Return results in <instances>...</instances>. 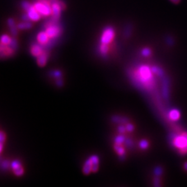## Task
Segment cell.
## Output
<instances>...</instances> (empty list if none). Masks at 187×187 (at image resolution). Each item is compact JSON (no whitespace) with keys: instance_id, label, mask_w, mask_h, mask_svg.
<instances>
[{"instance_id":"cell-1","label":"cell","mask_w":187,"mask_h":187,"mask_svg":"<svg viewBox=\"0 0 187 187\" xmlns=\"http://www.w3.org/2000/svg\"><path fill=\"white\" fill-rule=\"evenodd\" d=\"M152 70L148 66L142 65L137 70V76L143 84L150 86L153 82Z\"/></svg>"},{"instance_id":"cell-2","label":"cell","mask_w":187,"mask_h":187,"mask_svg":"<svg viewBox=\"0 0 187 187\" xmlns=\"http://www.w3.org/2000/svg\"><path fill=\"white\" fill-rule=\"evenodd\" d=\"M34 7L42 16H49L52 14L51 3L45 0H39L33 4Z\"/></svg>"},{"instance_id":"cell-3","label":"cell","mask_w":187,"mask_h":187,"mask_svg":"<svg viewBox=\"0 0 187 187\" xmlns=\"http://www.w3.org/2000/svg\"><path fill=\"white\" fill-rule=\"evenodd\" d=\"M173 146L178 148L181 153H187V133H185L173 138Z\"/></svg>"},{"instance_id":"cell-4","label":"cell","mask_w":187,"mask_h":187,"mask_svg":"<svg viewBox=\"0 0 187 187\" xmlns=\"http://www.w3.org/2000/svg\"><path fill=\"white\" fill-rule=\"evenodd\" d=\"M115 33L114 28L111 27H107L104 29L101 37V42L102 44L109 45L112 42L115 37Z\"/></svg>"},{"instance_id":"cell-5","label":"cell","mask_w":187,"mask_h":187,"mask_svg":"<svg viewBox=\"0 0 187 187\" xmlns=\"http://www.w3.org/2000/svg\"><path fill=\"white\" fill-rule=\"evenodd\" d=\"M51 10H52V15H53V19L55 21L59 19L60 16L61 11H62L63 4L60 0H50Z\"/></svg>"},{"instance_id":"cell-6","label":"cell","mask_w":187,"mask_h":187,"mask_svg":"<svg viewBox=\"0 0 187 187\" xmlns=\"http://www.w3.org/2000/svg\"><path fill=\"white\" fill-rule=\"evenodd\" d=\"M46 33H47L50 38H54L58 37L61 33V28L57 24H55L54 22H51L46 28Z\"/></svg>"},{"instance_id":"cell-7","label":"cell","mask_w":187,"mask_h":187,"mask_svg":"<svg viewBox=\"0 0 187 187\" xmlns=\"http://www.w3.org/2000/svg\"><path fill=\"white\" fill-rule=\"evenodd\" d=\"M26 11H27V14L29 20H31V21L33 22H37L41 18V15L38 13V11L36 9L33 4H32Z\"/></svg>"},{"instance_id":"cell-8","label":"cell","mask_w":187,"mask_h":187,"mask_svg":"<svg viewBox=\"0 0 187 187\" xmlns=\"http://www.w3.org/2000/svg\"><path fill=\"white\" fill-rule=\"evenodd\" d=\"M49 38H50V37H49L47 33H46V31L40 32L37 36V42H38L40 45H45V44L49 42Z\"/></svg>"},{"instance_id":"cell-9","label":"cell","mask_w":187,"mask_h":187,"mask_svg":"<svg viewBox=\"0 0 187 187\" xmlns=\"http://www.w3.org/2000/svg\"><path fill=\"white\" fill-rule=\"evenodd\" d=\"M31 54L33 55L35 57H37L39 55L43 53V50L42 47H41L40 45H37V44H35L33 46H31Z\"/></svg>"},{"instance_id":"cell-10","label":"cell","mask_w":187,"mask_h":187,"mask_svg":"<svg viewBox=\"0 0 187 187\" xmlns=\"http://www.w3.org/2000/svg\"><path fill=\"white\" fill-rule=\"evenodd\" d=\"M92 171V162L90 158L87 159L83 167V172L84 174L88 175Z\"/></svg>"},{"instance_id":"cell-11","label":"cell","mask_w":187,"mask_h":187,"mask_svg":"<svg viewBox=\"0 0 187 187\" xmlns=\"http://www.w3.org/2000/svg\"><path fill=\"white\" fill-rule=\"evenodd\" d=\"M8 27L10 28V30L11 33H12L13 36H17V33H18V31H17V26L15 24V22L14 20L13 19H9L8 20Z\"/></svg>"},{"instance_id":"cell-12","label":"cell","mask_w":187,"mask_h":187,"mask_svg":"<svg viewBox=\"0 0 187 187\" xmlns=\"http://www.w3.org/2000/svg\"><path fill=\"white\" fill-rule=\"evenodd\" d=\"M37 58V63L40 67H44L46 65V62H47V55L45 53L43 52Z\"/></svg>"},{"instance_id":"cell-13","label":"cell","mask_w":187,"mask_h":187,"mask_svg":"<svg viewBox=\"0 0 187 187\" xmlns=\"http://www.w3.org/2000/svg\"><path fill=\"white\" fill-rule=\"evenodd\" d=\"M92 162V172L95 173L98 171V164H99V159L98 156L92 155L89 157Z\"/></svg>"},{"instance_id":"cell-14","label":"cell","mask_w":187,"mask_h":187,"mask_svg":"<svg viewBox=\"0 0 187 187\" xmlns=\"http://www.w3.org/2000/svg\"><path fill=\"white\" fill-rule=\"evenodd\" d=\"M180 117V113L179 110H172L170 112H169V118L171 119L172 121H177Z\"/></svg>"},{"instance_id":"cell-15","label":"cell","mask_w":187,"mask_h":187,"mask_svg":"<svg viewBox=\"0 0 187 187\" xmlns=\"http://www.w3.org/2000/svg\"><path fill=\"white\" fill-rule=\"evenodd\" d=\"M11 41H12V39H11V37L9 36H8V35H2L1 37H0V42L4 45H9Z\"/></svg>"},{"instance_id":"cell-16","label":"cell","mask_w":187,"mask_h":187,"mask_svg":"<svg viewBox=\"0 0 187 187\" xmlns=\"http://www.w3.org/2000/svg\"><path fill=\"white\" fill-rule=\"evenodd\" d=\"M17 26L18 29H21V30H26V29H29L32 27L31 23L28 22H20Z\"/></svg>"},{"instance_id":"cell-17","label":"cell","mask_w":187,"mask_h":187,"mask_svg":"<svg viewBox=\"0 0 187 187\" xmlns=\"http://www.w3.org/2000/svg\"><path fill=\"white\" fill-rule=\"evenodd\" d=\"M115 149L116 151V153L119 154V155L120 156H124L125 154V149L121 146V145H118V144H115Z\"/></svg>"},{"instance_id":"cell-18","label":"cell","mask_w":187,"mask_h":187,"mask_svg":"<svg viewBox=\"0 0 187 187\" xmlns=\"http://www.w3.org/2000/svg\"><path fill=\"white\" fill-rule=\"evenodd\" d=\"M99 49H100L101 53L103 55H106L107 52L108 50H109V47H108V45H106V44H102L99 47Z\"/></svg>"},{"instance_id":"cell-19","label":"cell","mask_w":187,"mask_h":187,"mask_svg":"<svg viewBox=\"0 0 187 187\" xmlns=\"http://www.w3.org/2000/svg\"><path fill=\"white\" fill-rule=\"evenodd\" d=\"M125 141V137L123 135H119L115 139V144L121 145Z\"/></svg>"},{"instance_id":"cell-20","label":"cell","mask_w":187,"mask_h":187,"mask_svg":"<svg viewBox=\"0 0 187 187\" xmlns=\"http://www.w3.org/2000/svg\"><path fill=\"white\" fill-rule=\"evenodd\" d=\"M149 146L148 141H146V140H141V141L139 143V146L143 150H145V149H146Z\"/></svg>"},{"instance_id":"cell-21","label":"cell","mask_w":187,"mask_h":187,"mask_svg":"<svg viewBox=\"0 0 187 187\" xmlns=\"http://www.w3.org/2000/svg\"><path fill=\"white\" fill-rule=\"evenodd\" d=\"M22 165H21V163H20L19 161H14V162H13V163H11V167H12L13 170H15V169L18 168L20 167H21Z\"/></svg>"},{"instance_id":"cell-22","label":"cell","mask_w":187,"mask_h":187,"mask_svg":"<svg viewBox=\"0 0 187 187\" xmlns=\"http://www.w3.org/2000/svg\"><path fill=\"white\" fill-rule=\"evenodd\" d=\"M141 54L144 57H148L151 54V51L149 48H144V49H142L141 51Z\"/></svg>"},{"instance_id":"cell-23","label":"cell","mask_w":187,"mask_h":187,"mask_svg":"<svg viewBox=\"0 0 187 187\" xmlns=\"http://www.w3.org/2000/svg\"><path fill=\"white\" fill-rule=\"evenodd\" d=\"M14 173L17 175V176H21V175H22L23 173H24V169H23L21 166V167L14 170Z\"/></svg>"},{"instance_id":"cell-24","label":"cell","mask_w":187,"mask_h":187,"mask_svg":"<svg viewBox=\"0 0 187 187\" xmlns=\"http://www.w3.org/2000/svg\"><path fill=\"white\" fill-rule=\"evenodd\" d=\"M32 4H30V3H29L28 2H27V1H24L22 3V8H24V9L25 10V11H27L28 8L31 7Z\"/></svg>"},{"instance_id":"cell-25","label":"cell","mask_w":187,"mask_h":187,"mask_svg":"<svg viewBox=\"0 0 187 187\" xmlns=\"http://www.w3.org/2000/svg\"><path fill=\"white\" fill-rule=\"evenodd\" d=\"M9 46H11V48H12L13 49H15L17 48V40L15 39V38H13L12 39V41H11V42L9 45H8Z\"/></svg>"},{"instance_id":"cell-26","label":"cell","mask_w":187,"mask_h":187,"mask_svg":"<svg viewBox=\"0 0 187 187\" xmlns=\"http://www.w3.org/2000/svg\"><path fill=\"white\" fill-rule=\"evenodd\" d=\"M5 140H6V134H4V133L0 131V143H1V144H4Z\"/></svg>"},{"instance_id":"cell-27","label":"cell","mask_w":187,"mask_h":187,"mask_svg":"<svg viewBox=\"0 0 187 187\" xmlns=\"http://www.w3.org/2000/svg\"><path fill=\"white\" fill-rule=\"evenodd\" d=\"M125 128H126V130H128V132H132V131L134 130V125L131 124H127L126 126H125Z\"/></svg>"},{"instance_id":"cell-28","label":"cell","mask_w":187,"mask_h":187,"mask_svg":"<svg viewBox=\"0 0 187 187\" xmlns=\"http://www.w3.org/2000/svg\"><path fill=\"white\" fill-rule=\"evenodd\" d=\"M125 130H126V128H125L124 126H123V125H121V126H119V127L118 128L119 132V133H124L125 131Z\"/></svg>"},{"instance_id":"cell-29","label":"cell","mask_w":187,"mask_h":187,"mask_svg":"<svg viewBox=\"0 0 187 187\" xmlns=\"http://www.w3.org/2000/svg\"><path fill=\"white\" fill-rule=\"evenodd\" d=\"M154 172H155L157 175H159L161 173H162V170H161V168H157V169Z\"/></svg>"},{"instance_id":"cell-30","label":"cell","mask_w":187,"mask_h":187,"mask_svg":"<svg viewBox=\"0 0 187 187\" xmlns=\"http://www.w3.org/2000/svg\"><path fill=\"white\" fill-rule=\"evenodd\" d=\"M171 1L172 2L175 3V4H178V3L180 2V0H171Z\"/></svg>"},{"instance_id":"cell-31","label":"cell","mask_w":187,"mask_h":187,"mask_svg":"<svg viewBox=\"0 0 187 187\" xmlns=\"http://www.w3.org/2000/svg\"><path fill=\"white\" fill-rule=\"evenodd\" d=\"M2 150H3V144H1V143H0V153H2Z\"/></svg>"},{"instance_id":"cell-32","label":"cell","mask_w":187,"mask_h":187,"mask_svg":"<svg viewBox=\"0 0 187 187\" xmlns=\"http://www.w3.org/2000/svg\"><path fill=\"white\" fill-rule=\"evenodd\" d=\"M185 168L186 169V170H187V162L185 164Z\"/></svg>"}]
</instances>
